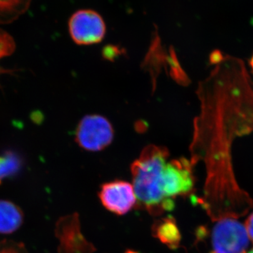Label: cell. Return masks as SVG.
Here are the masks:
<instances>
[{
	"mask_svg": "<svg viewBox=\"0 0 253 253\" xmlns=\"http://www.w3.org/2000/svg\"><path fill=\"white\" fill-rule=\"evenodd\" d=\"M168 156L166 148L147 146L131 166L138 206L153 215L165 212L163 203L167 199L163 194L162 180Z\"/></svg>",
	"mask_w": 253,
	"mask_h": 253,
	"instance_id": "obj_1",
	"label": "cell"
},
{
	"mask_svg": "<svg viewBox=\"0 0 253 253\" xmlns=\"http://www.w3.org/2000/svg\"><path fill=\"white\" fill-rule=\"evenodd\" d=\"M70 36L79 45L97 44L104 39L106 26L102 16L94 10L80 9L68 21Z\"/></svg>",
	"mask_w": 253,
	"mask_h": 253,
	"instance_id": "obj_2",
	"label": "cell"
},
{
	"mask_svg": "<svg viewBox=\"0 0 253 253\" xmlns=\"http://www.w3.org/2000/svg\"><path fill=\"white\" fill-rule=\"evenodd\" d=\"M250 238L246 226L234 218L217 221L212 234L211 253H246Z\"/></svg>",
	"mask_w": 253,
	"mask_h": 253,
	"instance_id": "obj_3",
	"label": "cell"
},
{
	"mask_svg": "<svg viewBox=\"0 0 253 253\" xmlns=\"http://www.w3.org/2000/svg\"><path fill=\"white\" fill-rule=\"evenodd\" d=\"M113 129L106 118L99 115H89L83 118L76 130V141L83 149L100 151L111 144Z\"/></svg>",
	"mask_w": 253,
	"mask_h": 253,
	"instance_id": "obj_4",
	"label": "cell"
},
{
	"mask_svg": "<svg viewBox=\"0 0 253 253\" xmlns=\"http://www.w3.org/2000/svg\"><path fill=\"white\" fill-rule=\"evenodd\" d=\"M59 253H94L95 247L82 234L77 213L60 218L56 225Z\"/></svg>",
	"mask_w": 253,
	"mask_h": 253,
	"instance_id": "obj_5",
	"label": "cell"
},
{
	"mask_svg": "<svg viewBox=\"0 0 253 253\" xmlns=\"http://www.w3.org/2000/svg\"><path fill=\"white\" fill-rule=\"evenodd\" d=\"M194 176L187 160H173L163 169L162 187L166 199L189 194L194 188Z\"/></svg>",
	"mask_w": 253,
	"mask_h": 253,
	"instance_id": "obj_6",
	"label": "cell"
},
{
	"mask_svg": "<svg viewBox=\"0 0 253 253\" xmlns=\"http://www.w3.org/2000/svg\"><path fill=\"white\" fill-rule=\"evenodd\" d=\"M99 197L108 211L118 215H124L135 207L136 197L130 183L116 180L101 186Z\"/></svg>",
	"mask_w": 253,
	"mask_h": 253,
	"instance_id": "obj_7",
	"label": "cell"
},
{
	"mask_svg": "<svg viewBox=\"0 0 253 253\" xmlns=\"http://www.w3.org/2000/svg\"><path fill=\"white\" fill-rule=\"evenodd\" d=\"M23 222L21 208L11 201L0 200V234H12L21 227Z\"/></svg>",
	"mask_w": 253,
	"mask_h": 253,
	"instance_id": "obj_8",
	"label": "cell"
},
{
	"mask_svg": "<svg viewBox=\"0 0 253 253\" xmlns=\"http://www.w3.org/2000/svg\"><path fill=\"white\" fill-rule=\"evenodd\" d=\"M152 234L169 249H176L180 243V233L175 220L171 216L155 221L152 226Z\"/></svg>",
	"mask_w": 253,
	"mask_h": 253,
	"instance_id": "obj_9",
	"label": "cell"
},
{
	"mask_svg": "<svg viewBox=\"0 0 253 253\" xmlns=\"http://www.w3.org/2000/svg\"><path fill=\"white\" fill-rule=\"evenodd\" d=\"M31 0H0V24L13 22L29 7Z\"/></svg>",
	"mask_w": 253,
	"mask_h": 253,
	"instance_id": "obj_10",
	"label": "cell"
},
{
	"mask_svg": "<svg viewBox=\"0 0 253 253\" xmlns=\"http://www.w3.org/2000/svg\"><path fill=\"white\" fill-rule=\"evenodd\" d=\"M22 166V160L16 153L7 151L0 155V184L6 178L17 174Z\"/></svg>",
	"mask_w": 253,
	"mask_h": 253,
	"instance_id": "obj_11",
	"label": "cell"
},
{
	"mask_svg": "<svg viewBox=\"0 0 253 253\" xmlns=\"http://www.w3.org/2000/svg\"><path fill=\"white\" fill-rule=\"evenodd\" d=\"M16 44L9 33L0 29V59L14 52Z\"/></svg>",
	"mask_w": 253,
	"mask_h": 253,
	"instance_id": "obj_12",
	"label": "cell"
},
{
	"mask_svg": "<svg viewBox=\"0 0 253 253\" xmlns=\"http://www.w3.org/2000/svg\"><path fill=\"white\" fill-rule=\"evenodd\" d=\"M0 253H28V251L23 243L5 239L0 241Z\"/></svg>",
	"mask_w": 253,
	"mask_h": 253,
	"instance_id": "obj_13",
	"label": "cell"
},
{
	"mask_svg": "<svg viewBox=\"0 0 253 253\" xmlns=\"http://www.w3.org/2000/svg\"><path fill=\"white\" fill-rule=\"evenodd\" d=\"M223 59H224V56L219 50H214L210 54L209 61L211 64H217V63H220Z\"/></svg>",
	"mask_w": 253,
	"mask_h": 253,
	"instance_id": "obj_14",
	"label": "cell"
},
{
	"mask_svg": "<svg viewBox=\"0 0 253 253\" xmlns=\"http://www.w3.org/2000/svg\"><path fill=\"white\" fill-rule=\"evenodd\" d=\"M246 228L249 234L250 239L253 241V213L248 218L246 222Z\"/></svg>",
	"mask_w": 253,
	"mask_h": 253,
	"instance_id": "obj_15",
	"label": "cell"
},
{
	"mask_svg": "<svg viewBox=\"0 0 253 253\" xmlns=\"http://www.w3.org/2000/svg\"><path fill=\"white\" fill-rule=\"evenodd\" d=\"M14 71H12V70L4 69V68L0 67V76H1V74H4V73H13Z\"/></svg>",
	"mask_w": 253,
	"mask_h": 253,
	"instance_id": "obj_16",
	"label": "cell"
},
{
	"mask_svg": "<svg viewBox=\"0 0 253 253\" xmlns=\"http://www.w3.org/2000/svg\"><path fill=\"white\" fill-rule=\"evenodd\" d=\"M249 65L250 66H251V70H252L253 73V54L252 55V56H251V59L249 60Z\"/></svg>",
	"mask_w": 253,
	"mask_h": 253,
	"instance_id": "obj_17",
	"label": "cell"
},
{
	"mask_svg": "<svg viewBox=\"0 0 253 253\" xmlns=\"http://www.w3.org/2000/svg\"><path fill=\"white\" fill-rule=\"evenodd\" d=\"M125 253H139L136 252V251H131V250H127V251H126V252Z\"/></svg>",
	"mask_w": 253,
	"mask_h": 253,
	"instance_id": "obj_18",
	"label": "cell"
},
{
	"mask_svg": "<svg viewBox=\"0 0 253 253\" xmlns=\"http://www.w3.org/2000/svg\"><path fill=\"white\" fill-rule=\"evenodd\" d=\"M249 253H253V250H252V251H251V252H249Z\"/></svg>",
	"mask_w": 253,
	"mask_h": 253,
	"instance_id": "obj_19",
	"label": "cell"
}]
</instances>
